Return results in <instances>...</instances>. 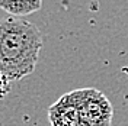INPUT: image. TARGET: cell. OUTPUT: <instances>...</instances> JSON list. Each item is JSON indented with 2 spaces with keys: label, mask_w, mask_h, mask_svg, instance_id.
<instances>
[{
  "label": "cell",
  "mask_w": 128,
  "mask_h": 126,
  "mask_svg": "<svg viewBox=\"0 0 128 126\" xmlns=\"http://www.w3.org/2000/svg\"><path fill=\"white\" fill-rule=\"evenodd\" d=\"M41 48L42 33L36 25L15 16L0 20V71L10 83L35 71Z\"/></svg>",
  "instance_id": "cell-1"
},
{
  "label": "cell",
  "mask_w": 128,
  "mask_h": 126,
  "mask_svg": "<svg viewBox=\"0 0 128 126\" xmlns=\"http://www.w3.org/2000/svg\"><path fill=\"white\" fill-rule=\"evenodd\" d=\"M79 110L82 126H111L114 107L106 96L93 87L68 91Z\"/></svg>",
  "instance_id": "cell-2"
},
{
  "label": "cell",
  "mask_w": 128,
  "mask_h": 126,
  "mask_svg": "<svg viewBox=\"0 0 128 126\" xmlns=\"http://www.w3.org/2000/svg\"><path fill=\"white\" fill-rule=\"evenodd\" d=\"M48 120L51 126H82L77 106L70 93L63 94L48 107Z\"/></svg>",
  "instance_id": "cell-3"
},
{
  "label": "cell",
  "mask_w": 128,
  "mask_h": 126,
  "mask_svg": "<svg viewBox=\"0 0 128 126\" xmlns=\"http://www.w3.org/2000/svg\"><path fill=\"white\" fill-rule=\"evenodd\" d=\"M42 0H0V9L15 17H25L38 12Z\"/></svg>",
  "instance_id": "cell-4"
},
{
  "label": "cell",
  "mask_w": 128,
  "mask_h": 126,
  "mask_svg": "<svg viewBox=\"0 0 128 126\" xmlns=\"http://www.w3.org/2000/svg\"><path fill=\"white\" fill-rule=\"evenodd\" d=\"M10 91V81L8 77L0 71V99H4Z\"/></svg>",
  "instance_id": "cell-5"
}]
</instances>
